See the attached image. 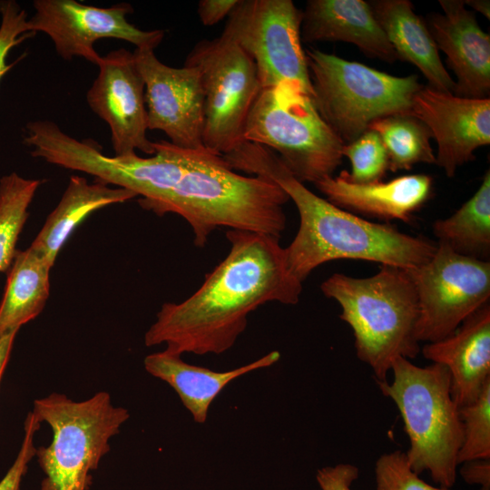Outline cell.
Returning a JSON list of instances; mask_svg holds the SVG:
<instances>
[{"label": "cell", "mask_w": 490, "mask_h": 490, "mask_svg": "<svg viewBox=\"0 0 490 490\" xmlns=\"http://www.w3.org/2000/svg\"><path fill=\"white\" fill-rule=\"evenodd\" d=\"M97 66L99 73L86 101L108 124L114 155H132L137 150L154 154L153 142L147 138L145 85L133 54L123 48L113 50L102 56Z\"/></svg>", "instance_id": "cell-15"}, {"label": "cell", "mask_w": 490, "mask_h": 490, "mask_svg": "<svg viewBox=\"0 0 490 490\" xmlns=\"http://www.w3.org/2000/svg\"><path fill=\"white\" fill-rule=\"evenodd\" d=\"M408 114L423 122L437 143L435 164L451 178L490 143V99H472L421 85Z\"/></svg>", "instance_id": "cell-16"}, {"label": "cell", "mask_w": 490, "mask_h": 490, "mask_svg": "<svg viewBox=\"0 0 490 490\" xmlns=\"http://www.w3.org/2000/svg\"><path fill=\"white\" fill-rule=\"evenodd\" d=\"M376 490H452L434 486L414 472L405 452L395 450L381 455L375 466Z\"/></svg>", "instance_id": "cell-30"}, {"label": "cell", "mask_w": 490, "mask_h": 490, "mask_svg": "<svg viewBox=\"0 0 490 490\" xmlns=\"http://www.w3.org/2000/svg\"><path fill=\"white\" fill-rule=\"evenodd\" d=\"M314 185L326 200L349 212L407 222L429 198L432 178L410 174L386 182L360 184L349 181L342 171L339 175L325 178Z\"/></svg>", "instance_id": "cell-19"}, {"label": "cell", "mask_w": 490, "mask_h": 490, "mask_svg": "<svg viewBox=\"0 0 490 490\" xmlns=\"http://www.w3.org/2000/svg\"><path fill=\"white\" fill-rule=\"evenodd\" d=\"M223 158L234 171L275 182L294 202L299 227L285 254L290 272L300 282L330 260H360L413 270L436 250L437 243L431 240L403 233L389 223L371 222L316 195L264 146L244 142Z\"/></svg>", "instance_id": "cell-2"}, {"label": "cell", "mask_w": 490, "mask_h": 490, "mask_svg": "<svg viewBox=\"0 0 490 490\" xmlns=\"http://www.w3.org/2000/svg\"><path fill=\"white\" fill-rule=\"evenodd\" d=\"M358 475V466L349 463H341L318 469L316 480L320 490H352V485Z\"/></svg>", "instance_id": "cell-33"}, {"label": "cell", "mask_w": 490, "mask_h": 490, "mask_svg": "<svg viewBox=\"0 0 490 490\" xmlns=\"http://www.w3.org/2000/svg\"><path fill=\"white\" fill-rule=\"evenodd\" d=\"M41 181L11 172L0 179V272L9 270L28 208Z\"/></svg>", "instance_id": "cell-27"}, {"label": "cell", "mask_w": 490, "mask_h": 490, "mask_svg": "<svg viewBox=\"0 0 490 490\" xmlns=\"http://www.w3.org/2000/svg\"><path fill=\"white\" fill-rule=\"evenodd\" d=\"M300 38L305 43L341 41L367 56L387 63L398 59L368 2L309 0L302 11Z\"/></svg>", "instance_id": "cell-20"}, {"label": "cell", "mask_w": 490, "mask_h": 490, "mask_svg": "<svg viewBox=\"0 0 490 490\" xmlns=\"http://www.w3.org/2000/svg\"><path fill=\"white\" fill-rule=\"evenodd\" d=\"M459 415L463 441L458 466L467 461L490 459V381L475 401L459 407Z\"/></svg>", "instance_id": "cell-28"}, {"label": "cell", "mask_w": 490, "mask_h": 490, "mask_svg": "<svg viewBox=\"0 0 490 490\" xmlns=\"http://www.w3.org/2000/svg\"><path fill=\"white\" fill-rule=\"evenodd\" d=\"M23 142L33 157L132 191L142 197L139 203L142 208L157 215L181 176L186 152L161 140L153 142L155 153L148 157L137 153L107 156L93 139H75L49 120L29 122Z\"/></svg>", "instance_id": "cell-6"}, {"label": "cell", "mask_w": 490, "mask_h": 490, "mask_svg": "<svg viewBox=\"0 0 490 490\" xmlns=\"http://www.w3.org/2000/svg\"><path fill=\"white\" fill-rule=\"evenodd\" d=\"M279 358L280 353L273 350L241 367L215 371L186 363L181 355L163 350L145 357L143 365L150 375L174 389L196 423L203 424L211 403L226 386L245 374L272 366Z\"/></svg>", "instance_id": "cell-21"}, {"label": "cell", "mask_w": 490, "mask_h": 490, "mask_svg": "<svg viewBox=\"0 0 490 490\" xmlns=\"http://www.w3.org/2000/svg\"><path fill=\"white\" fill-rule=\"evenodd\" d=\"M313 101L337 136L348 144L377 119L408 114L422 84L310 48L306 52Z\"/></svg>", "instance_id": "cell-9"}, {"label": "cell", "mask_w": 490, "mask_h": 490, "mask_svg": "<svg viewBox=\"0 0 490 490\" xmlns=\"http://www.w3.org/2000/svg\"><path fill=\"white\" fill-rule=\"evenodd\" d=\"M459 474L469 485L490 486V459H477L461 464Z\"/></svg>", "instance_id": "cell-35"}, {"label": "cell", "mask_w": 490, "mask_h": 490, "mask_svg": "<svg viewBox=\"0 0 490 490\" xmlns=\"http://www.w3.org/2000/svg\"><path fill=\"white\" fill-rule=\"evenodd\" d=\"M479 490H490V486H488V487H480Z\"/></svg>", "instance_id": "cell-38"}, {"label": "cell", "mask_w": 490, "mask_h": 490, "mask_svg": "<svg viewBox=\"0 0 490 490\" xmlns=\"http://www.w3.org/2000/svg\"><path fill=\"white\" fill-rule=\"evenodd\" d=\"M0 80L12 68L9 52L23 41L34 35L28 30L27 13L15 0L0 1Z\"/></svg>", "instance_id": "cell-31"}, {"label": "cell", "mask_w": 490, "mask_h": 490, "mask_svg": "<svg viewBox=\"0 0 490 490\" xmlns=\"http://www.w3.org/2000/svg\"><path fill=\"white\" fill-rule=\"evenodd\" d=\"M53 265L33 248L16 250L0 303V335L36 318L49 297Z\"/></svg>", "instance_id": "cell-24"}, {"label": "cell", "mask_w": 490, "mask_h": 490, "mask_svg": "<svg viewBox=\"0 0 490 490\" xmlns=\"http://www.w3.org/2000/svg\"><path fill=\"white\" fill-rule=\"evenodd\" d=\"M444 14L429 16V31L457 81L454 94L472 99L490 93V35L479 26L464 1L440 0Z\"/></svg>", "instance_id": "cell-17"}, {"label": "cell", "mask_w": 490, "mask_h": 490, "mask_svg": "<svg viewBox=\"0 0 490 490\" xmlns=\"http://www.w3.org/2000/svg\"><path fill=\"white\" fill-rule=\"evenodd\" d=\"M239 3V0H200L197 13L201 23L205 26H212L226 16Z\"/></svg>", "instance_id": "cell-34"}, {"label": "cell", "mask_w": 490, "mask_h": 490, "mask_svg": "<svg viewBox=\"0 0 490 490\" xmlns=\"http://www.w3.org/2000/svg\"><path fill=\"white\" fill-rule=\"evenodd\" d=\"M437 243L432 258L409 270L418 299L416 338L436 342L451 335L490 299V262Z\"/></svg>", "instance_id": "cell-12"}, {"label": "cell", "mask_w": 490, "mask_h": 490, "mask_svg": "<svg viewBox=\"0 0 490 490\" xmlns=\"http://www.w3.org/2000/svg\"><path fill=\"white\" fill-rule=\"evenodd\" d=\"M301 20L291 0H239L220 35L252 59L261 88L296 83L312 94Z\"/></svg>", "instance_id": "cell-11"}, {"label": "cell", "mask_w": 490, "mask_h": 490, "mask_svg": "<svg viewBox=\"0 0 490 490\" xmlns=\"http://www.w3.org/2000/svg\"><path fill=\"white\" fill-rule=\"evenodd\" d=\"M438 243L458 254L488 260L490 253V172L475 194L451 216L432 226Z\"/></svg>", "instance_id": "cell-25"}, {"label": "cell", "mask_w": 490, "mask_h": 490, "mask_svg": "<svg viewBox=\"0 0 490 490\" xmlns=\"http://www.w3.org/2000/svg\"><path fill=\"white\" fill-rule=\"evenodd\" d=\"M420 352L446 368L458 407L475 401L490 381V303H485L449 336L426 343Z\"/></svg>", "instance_id": "cell-18"}, {"label": "cell", "mask_w": 490, "mask_h": 490, "mask_svg": "<svg viewBox=\"0 0 490 490\" xmlns=\"http://www.w3.org/2000/svg\"><path fill=\"white\" fill-rule=\"evenodd\" d=\"M289 200L278 184L238 173L220 154L205 148L186 150L181 176L159 215L181 216L198 247L220 227L279 239L286 227L283 206Z\"/></svg>", "instance_id": "cell-3"}, {"label": "cell", "mask_w": 490, "mask_h": 490, "mask_svg": "<svg viewBox=\"0 0 490 490\" xmlns=\"http://www.w3.org/2000/svg\"><path fill=\"white\" fill-rule=\"evenodd\" d=\"M343 157L348 158L351 172L345 171L347 178L355 183H371L381 181L389 169L386 148L379 135L368 129L342 149Z\"/></svg>", "instance_id": "cell-29"}, {"label": "cell", "mask_w": 490, "mask_h": 490, "mask_svg": "<svg viewBox=\"0 0 490 490\" xmlns=\"http://www.w3.org/2000/svg\"><path fill=\"white\" fill-rule=\"evenodd\" d=\"M368 129L380 137L393 172L410 170L417 163L432 164L436 155L430 144L431 133L426 124L411 114H395L373 122Z\"/></svg>", "instance_id": "cell-26"}, {"label": "cell", "mask_w": 490, "mask_h": 490, "mask_svg": "<svg viewBox=\"0 0 490 490\" xmlns=\"http://www.w3.org/2000/svg\"><path fill=\"white\" fill-rule=\"evenodd\" d=\"M41 422L31 411L27 414L24 425V438L19 452L5 476L0 480V490H19L23 476L25 475L28 464L35 456L34 435Z\"/></svg>", "instance_id": "cell-32"}, {"label": "cell", "mask_w": 490, "mask_h": 490, "mask_svg": "<svg viewBox=\"0 0 490 490\" xmlns=\"http://www.w3.org/2000/svg\"><path fill=\"white\" fill-rule=\"evenodd\" d=\"M320 289L339 305L340 319L353 331L356 355L371 368L376 382L388 380L396 358L411 360L420 353L418 299L409 270L380 265L368 278L334 273Z\"/></svg>", "instance_id": "cell-4"}, {"label": "cell", "mask_w": 490, "mask_h": 490, "mask_svg": "<svg viewBox=\"0 0 490 490\" xmlns=\"http://www.w3.org/2000/svg\"><path fill=\"white\" fill-rule=\"evenodd\" d=\"M184 65L196 67L204 93L203 145L224 155L244 141L245 123L261 90L252 59L234 42L218 36L199 41Z\"/></svg>", "instance_id": "cell-10"}, {"label": "cell", "mask_w": 490, "mask_h": 490, "mask_svg": "<svg viewBox=\"0 0 490 490\" xmlns=\"http://www.w3.org/2000/svg\"><path fill=\"white\" fill-rule=\"evenodd\" d=\"M17 332L18 330H12L0 335V381L9 360Z\"/></svg>", "instance_id": "cell-36"}, {"label": "cell", "mask_w": 490, "mask_h": 490, "mask_svg": "<svg viewBox=\"0 0 490 490\" xmlns=\"http://www.w3.org/2000/svg\"><path fill=\"white\" fill-rule=\"evenodd\" d=\"M230 249L188 299L166 302L144 336L147 347L182 355H220L233 347L248 316L268 302L295 305L302 291L274 236L229 230Z\"/></svg>", "instance_id": "cell-1"}, {"label": "cell", "mask_w": 490, "mask_h": 490, "mask_svg": "<svg viewBox=\"0 0 490 490\" xmlns=\"http://www.w3.org/2000/svg\"><path fill=\"white\" fill-rule=\"evenodd\" d=\"M34 15L28 30L42 32L52 40L57 54L66 61L82 57L98 64L102 56L94 43L103 38L126 41L137 49L154 50L163 40V30L144 31L127 20L133 13L128 3L96 7L76 0H34Z\"/></svg>", "instance_id": "cell-13"}, {"label": "cell", "mask_w": 490, "mask_h": 490, "mask_svg": "<svg viewBox=\"0 0 490 490\" xmlns=\"http://www.w3.org/2000/svg\"><path fill=\"white\" fill-rule=\"evenodd\" d=\"M137 197L132 191L110 187L99 181L89 183L81 176H71L63 196L47 217L30 245L53 266L58 252L75 228L92 212L105 206Z\"/></svg>", "instance_id": "cell-23"}, {"label": "cell", "mask_w": 490, "mask_h": 490, "mask_svg": "<svg viewBox=\"0 0 490 490\" xmlns=\"http://www.w3.org/2000/svg\"><path fill=\"white\" fill-rule=\"evenodd\" d=\"M390 372L391 381L377 384L403 420L410 444L405 452L409 466L418 475L428 472L439 486L451 488L456 480L463 426L448 370L436 363L419 367L399 357Z\"/></svg>", "instance_id": "cell-5"}, {"label": "cell", "mask_w": 490, "mask_h": 490, "mask_svg": "<svg viewBox=\"0 0 490 490\" xmlns=\"http://www.w3.org/2000/svg\"><path fill=\"white\" fill-rule=\"evenodd\" d=\"M398 59L411 63L423 74L428 85L454 93L456 82L439 56L437 46L424 20L408 0L368 2Z\"/></svg>", "instance_id": "cell-22"}, {"label": "cell", "mask_w": 490, "mask_h": 490, "mask_svg": "<svg viewBox=\"0 0 490 490\" xmlns=\"http://www.w3.org/2000/svg\"><path fill=\"white\" fill-rule=\"evenodd\" d=\"M33 412L52 429L49 446L36 448L44 477L40 490H88L91 472L110 451V439L130 415L100 391L83 401L52 393L34 401Z\"/></svg>", "instance_id": "cell-7"}, {"label": "cell", "mask_w": 490, "mask_h": 490, "mask_svg": "<svg viewBox=\"0 0 490 490\" xmlns=\"http://www.w3.org/2000/svg\"><path fill=\"white\" fill-rule=\"evenodd\" d=\"M243 137L276 152L303 183L333 176L343 158L345 144L319 114L312 94L296 83L261 88Z\"/></svg>", "instance_id": "cell-8"}, {"label": "cell", "mask_w": 490, "mask_h": 490, "mask_svg": "<svg viewBox=\"0 0 490 490\" xmlns=\"http://www.w3.org/2000/svg\"><path fill=\"white\" fill-rule=\"evenodd\" d=\"M145 85L148 130L163 132L173 145L204 148V93L196 67L176 68L162 63L154 50L132 52Z\"/></svg>", "instance_id": "cell-14"}, {"label": "cell", "mask_w": 490, "mask_h": 490, "mask_svg": "<svg viewBox=\"0 0 490 490\" xmlns=\"http://www.w3.org/2000/svg\"><path fill=\"white\" fill-rule=\"evenodd\" d=\"M466 5L470 6L475 11L481 13L487 19H490V2L489 0H467L464 1Z\"/></svg>", "instance_id": "cell-37"}]
</instances>
